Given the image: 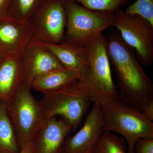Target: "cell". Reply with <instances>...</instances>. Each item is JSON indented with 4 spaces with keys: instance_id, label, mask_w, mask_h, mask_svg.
<instances>
[{
    "instance_id": "3957f363",
    "label": "cell",
    "mask_w": 153,
    "mask_h": 153,
    "mask_svg": "<svg viewBox=\"0 0 153 153\" xmlns=\"http://www.w3.org/2000/svg\"><path fill=\"white\" fill-rule=\"evenodd\" d=\"M103 131L116 133L125 140L127 153H134L140 139H153V121L139 110L125 104L119 97L101 105Z\"/></svg>"
},
{
    "instance_id": "5bb4252c",
    "label": "cell",
    "mask_w": 153,
    "mask_h": 153,
    "mask_svg": "<svg viewBox=\"0 0 153 153\" xmlns=\"http://www.w3.org/2000/svg\"><path fill=\"white\" fill-rule=\"evenodd\" d=\"M43 45L55 55L63 67L77 72L79 79L85 74L89 64L85 47H79L64 42Z\"/></svg>"
},
{
    "instance_id": "7c38bea8",
    "label": "cell",
    "mask_w": 153,
    "mask_h": 153,
    "mask_svg": "<svg viewBox=\"0 0 153 153\" xmlns=\"http://www.w3.org/2000/svg\"><path fill=\"white\" fill-rule=\"evenodd\" d=\"M31 40L27 23L8 14L0 17V48L6 55L21 56Z\"/></svg>"
},
{
    "instance_id": "d4e9b609",
    "label": "cell",
    "mask_w": 153,
    "mask_h": 153,
    "mask_svg": "<svg viewBox=\"0 0 153 153\" xmlns=\"http://www.w3.org/2000/svg\"><path fill=\"white\" fill-rule=\"evenodd\" d=\"M5 53L4 52V51L2 50L0 48V63L2 62L4 57L5 56Z\"/></svg>"
},
{
    "instance_id": "44dd1931",
    "label": "cell",
    "mask_w": 153,
    "mask_h": 153,
    "mask_svg": "<svg viewBox=\"0 0 153 153\" xmlns=\"http://www.w3.org/2000/svg\"><path fill=\"white\" fill-rule=\"evenodd\" d=\"M134 153H153V139L138 140L135 146Z\"/></svg>"
},
{
    "instance_id": "277c9868",
    "label": "cell",
    "mask_w": 153,
    "mask_h": 153,
    "mask_svg": "<svg viewBox=\"0 0 153 153\" xmlns=\"http://www.w3.org/2000/svg\"><path fill=\"white\" fill-rule=\"evenodd\" d=\"M67 21L63 42L85 47L108 28L114 27V13L94 10L66 0Z\"/></svg>"
},
{
    "instance_id": "30bf717a",
    "label": "cell",
    "mask_w": 153,
    "mask_h": 153,
    "mask_svg": "<svg viewBox=\"0 0 153 153\" xmlns=\"http://www.w3.org/2000/svg\"><path fill=\"white\" fill-rule=\"evenodd\" d=\"M103 126L101 106L94 103L82 128L73 136L66 137L63 145L64 153H92L103 132Z\"/></svg>"
},
{
    "instance_id": "ba28073f",
    "label": "cell",
    "mask_w": 153,
    "mask_h": 153,
    "mask_svg": "<svg viewBox=\"0 0 153 153\" xmlns=\"http://www.w3.org/2000/svg\"><path fill=\"white\" fill-rule=\"evenodd\" d=\"M40 101L47 119L59 117L72 129L81 123L91 102L85 97L66 88L44 94Z\"/></svg>"
},
{
    "instance_id": "5b68a950",
    "label": "cell",
    "mask_w": 153,
    "mask_h": 153,
    "mask_svg": "<svg viewBox=\"0 0 153 153\" xmlns=\"http://www.w3.org/2000/svg\"><path fill=\"white\" fill-rule=\"evenodd\" d=\"M31 90L22 84L13 96L4 103L21 148L33 140L47 120L41 102L34 98Z\"/></svg>"
},
{
    "instance_id": "ac0fdd59",
    "label": "cell",
    "mask_w": 153,
    "mask_h": 153,
    "mask_svg": "<svg viewBox=\"0 0 153 153\" xmlns=\"http://www.w3.org/2000/svg\"><path fill=\"white\" fill-rule=\"evenodd\" d=\"M44 0H12L8 13L17 20L27 23Z\"/></svg>"
},
{
    "instance_id": "e0dca14e",
    "label": "cell",
    "mask_w": 153,
    "mask_h": 153,
    "mask_svg": "<svg viewBox=\"0 0 153 153\" xmlns=\"http://www.w3.org/2000/svg\"><path fill=\"white\" fill-rule=\"evenodd\" d=\"M92 153H127L125 140L114 133L104 131L93 148Z\"/></svg>"
},
{
    "instance_id": "2e32d148",
    "label": "cell",
    "mask_w": 153,
    "mask_h": 153,
    "mask_svg": "<svg viewBox=\"0 0 153 153\" xmlns=\"http://www.w3.org/2000/svg\"><path fill=\"white\" fill-rule=\"evenodd\" d=\"M21 150L5 105L0 101V153H20Z\"/></svg>"
},
{
    "instance_id": "8992f818",
    "label": "cell",
    "mask_w": 153,
    "mask_h": 153,
    "mask_svg": "<svg viewBox=\"0 0 153 153\" xmlns=\"http://www.w3.org/2000/svg\"><path fill=\"white\" fill-rule=\"evenodd\" d=\"M66 0H44L28 21L31 40L43 44L64 40L67 21Z\"/></svg>"
},
{
    "instance_id": "ffe728a7",
    "label": "cell",
    "mask_w": 153,
    "mask_h": 153,
    "mask_svg": "<svg viewBox=\"0 0 153 153\" xmlns=\"http://www.w3.org/2000/svg\"><path fill=\"white\" fill-rule=\"evenodd\" d=\"M125 12L143 17L153 25V0H136Z\"/></svg>"
},
{
    "instance_id": "4fadbf2b",
    "label": "cell",
    "mask_w": 153,
    "mask_h": 153,
    "mask_svg": "<svg viewBox=\"0 0 153 153\" xmlns=\"http://www.w3.org/2000/svg\"><path fill=\"white\" fill-rule=\"evenodd\" d=\"M23 81L20 56L6 55L0 63V101L5 103L10 100Z\"/></svg>"
},
{
    "instance_id": "d6986e66",
    "label": "cell",
    "mask_w": 153,
    "mask_h": 153,
    "mask_svg": "<svg viewBox=\"0 0 153 153\" xmlns=\"http://www.w3.org/2000/svg\"><path fill=\"white\" fill-rule=\"evenodd\" d=\"M94 10L113 13L126 4L129 0H73Z\"/></svg>"
},
{
    "instance_id": "9c48e42d",
    "label": "cell",
    "mask_w": 153,
    "mask_h": 153,
    "mask_svg": "<svg viewBox=\"0 0 153 153\" xmlns=\"http://www.w3.org/2000/svg\"><path fill=\"white\" fill-rule=\"evenodd\" d=\"M23 84L32 89L33 82L41 74L64 68L58 59L43 44L31 40L21 54Z\"/></svg>"
},
{
    "instance_id": "603a6c76",
    "label": "cell",
    "mask_w": 153,
    "mask_h": 153,
    "mask_svg": "<svg viewBox=\"0 0 153 153\" xmlns=\"http://www.w3.org/2000/svg\"><path fill=\"white\" fill-rule=\"evenodd\" d=\"M12 0H0V17L8 14Z\"/></svg>"
},
{
    "instance_id": "7a4b0ae2",
    "label": "cell",
    "mask_w": 153,
    "mask_h": 153,
    "mask_svg": "<svg viewBox=\"0 0 153 153\" xmlns=\"http://www.w3.org/2000/svg\"><path fill=\"white\" fill-rule=\"evenodd\" d=\"M85 47L89 64L87 71L64 88L102 105L119 97L111 75L106 38L102 33Z\"/></svg>"
},
{
    "instance_id": "9a60e30c",
    "label": "cell",
    "mask_w": 153,
    "mask_h": 153,
    "mask_svg": "<svg viewBox=\"0 0 153 153\" xmlns=\"http://www.w3.org/2000/svg\"><path fill=\"white\" fill-rule=\"evenodd\" d=\"M77 72L65 68L54 69L39 75L33 82L32 88L46 94L58 91L79 79Z\"/></svg>"
},
{
    "instance_id": "8fae6325",
    "label": "cell",
    "mask_w": 153,
    "mask_h": 153,
    "mask_svg": "<svg viewBox=\"0 0 153 153\" xmlns=\"http://www.w3.org/2000/svg\"><path fill=\"white\" fill-rule=\"evenodd\" d=\"M72 129L62 119L49 118L32 140L34 153H64V141Z\"/></svg>"
},
{
    "instance_id": "cb8c5ba5",
    "label": "cell",
    "mask_w": 153,
    "mask_h": 153,
    "mask_svg": "<svg viewBox=\"0 0 153 153\" xmlns=\"http://www.w3.org/2000/svg\"><path fill=\"white\" fill-rule=\"evenodd\" d=\"M20 153H34V146L32 140L27 143L21 148Z\"/></svg>"
},
{
    "instance_id": "6da1fadb",
    "label": "cell",
    "mask_w": 153,
    "mask_h": 153,
    "mask_svg": "<svg viewBox=\"0 0 153 153\" xmlns=\"http://www.w3.org/2000/svg\"><path fill=\"white\" fill-rule=\"evenodd\" d=\"M106 48L117 76L119 97L125 104L141 111L153 102V84L138 60L134 49L117 30L109 34Z\"/></svg>"
},
{
    "instance_id": "52a82bcc",
    "label": "cell",
    "mask_w": 153,
    "mask_h": 153,
    "mask_svg": "<svg viewBox=\"0 0 153 153\" xmlns=\"http://www.w3.org/2000/svg\"><path fill=\"white\" fill-rule=\"evenodd\" d=\"M114 27L132 47L138 60L145 66L153 62V25L143 17L126 13L121 8L114 13Z\"/></svg>"
},
{
    "instance_id": "7402d4cb",
    "label": "cell",
    "mask_w": 153,
    "mask_h": 153,
    "mask_svg": "<svg viewBox=\"0 0 153 153\" xmlns=\"http://www.w3.org/2000/svg\"><path fill=\"white\" fill-rule=\"evenodd\" d=\"M141 112L150 120H153V102H149L143 108Z\"/></svg>"
}]
</instances>
